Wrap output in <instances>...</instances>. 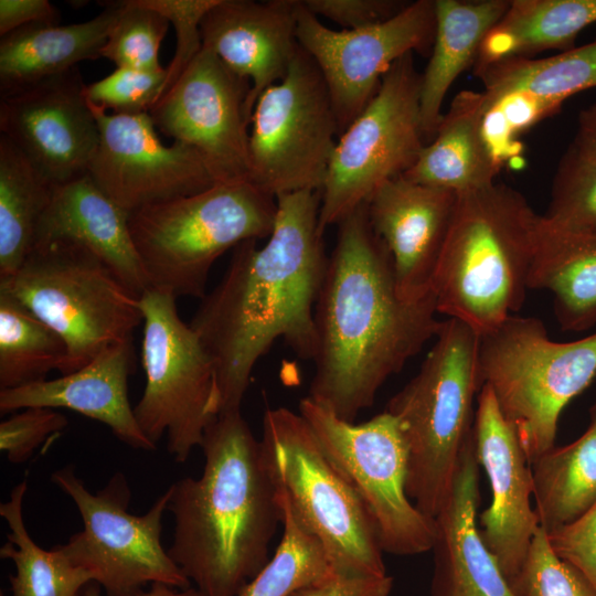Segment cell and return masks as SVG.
<instances>
[{"label": "cell", "instance_id": "6da1fadb", "mask_svg": "<svg viewBox=\"0 0 596 596\" xmlns=\"http://www.w3.org/2000/svg\"><path fill=\"white\" fill-rule=\"evenodd\" d=\"M320 202V191L277 196L267 242L259 247L249 240L233 249L224 276L190 322L214 362L221 413L241 409L256 363L278 339L313 361L316 305L329 258Z\"/></svg>", "mask_w": 596, "mask_h": 596}, {"label": "cell", "instance_id": "7a4b0ae2", "mask_svg": "<svg viewBox=\"0 0 596 596\" xmlns=\"http://www.w3.org/2000/svg\"><path fill=\"white\" fill-rule=\"evenodd\" d=\"M437 313L433 292L418 301L401 298L391 255L361 204L337 224L316 305L308 397L355 422L386 380L436 337Z\"/></svg>", "mask_w": 596, "mask_h": 596}, {"label": "cell", "instance_id": "3957f363", "mask_svg": "<svg viewBox=\"0 0 596 596\" xmlns=\"http://www.w3.org/2000/svg\"><path fill=\"white\" fill-rule=\"evenodd\" d=\"M201 448L202 475L169 487L174 533L167 551L204 596H235L269 561L281 508L241 409L220 413Z\"/></svg>", "mask_w": 596, "mask_h": 596}, {"label": "cell", "instance_id": "277c9868", "mask_svg": "<svg viewBox=\"0 0 596 596\" xmlns=\"http://www.w3.org/2000/svg\"><path fill=\"white\" fill-rule=\"evenodd\" d=\"M540 215L501 183L457 193L432 291L438 313L485 333L525 299Z\"/></svg>", "mask_w": 596, "mask_h": 596}, {"label": "cell", "instance_id": "5b68a950", "mask_svg": "<svg viewBox=\"0 0 596 596\" xmlns=\"http://www.w3.org/2000/svg\"><path fill=\"white\" fill-rule=\"evenodd\" d=\"M479 334L465 322H441L419 371L389 401L407 454L406 491L416 508L434 519L448 497L475 422L481 390Z\"/></svg>", "mask_w": 596, "mask_h": 596}, {"label": "cell", "instance_id": "8992f818", "mask_svg": "<svg viewBox=\"0 0 596 596\" xmlns=\"http://www.w3.org/2000/svg\"><path fill=\"white\" fill-rule=\"evenodd\" d=\"M276 212V199L249 181L215 183L141 207L128 225L149 288L203 299L214 262L245 241L267 238Z\"/></svg>", "mask_w": 596, "mask_h": 596}, {"label": "cell", "instance_id": "52a82bcc", "mask_svg": "<svg viewBox=\"0 0 596 596\" xmlns=\"http://www.w3.org/2000/svg\"><path fill=\"white\" fill-rule=\"evenodd\" d=\"M478 374L532 464L555 446L566 405L596 377V333L550 339L540 319L512 315L479 334Z\"/></svg>", "mask_w": 596, "mask_h": 596}, {"label": "cell", "instance_id": "ba28073f", "mask_svg": "<svg viewBox=\"0 0 596 596\" xmlns=\"http://www.w3.org/2000/svg\"><path fill=\"white\" fill-rule=\"evenodd\" d=\"M7 291L64 341L70 374L108 347L132 339L142 323L140 297L87 248L52 241L33 247Z\"/></svg>", "mask_w": 596, "mask_h": 596}, {"label": "cell", "instance_id": "9c48e42d", "mask_svg": "<svg viewBox=\"0 0 596 596\" xmlns=\"http://www.w3.org/2000/svg\"><path fill=\"white\" fill-rule=\"evenodd\" d=\"M260 443L277 492L322 544L333 570L352 576L387 575L364 504L301 414L267 408Z\"/></svg>", "mask_w": 596, "mask_h": 596}, {"label": "cell", "instance_id": "30bf717a", "mask_svg": "<svg viewBox=\"0 0 596 596\" xmlns=\"http://www.w3.org/2000/svg\"><path fill=\"white\" fill-rule=\"evenodd\" d=\"M175 300L155 288L140 296L146 384L134 412L143 434L156 445L167 435L168 451L183 462L221 413V395L214 362Z\"/></svg>", "mask_w": 596, "mask_h": 596}, {"label": "cell", "instance_id": "8fae6325", "mask_svg": "<svg viewBox=\"0 0 596 596\" xmlns=\"http://www.w3.org/2000/svg\"><path fill=\"white\" fill-rule=\"evenodd\" d=\"M51 480L72 499L83 522L79 532L56 546L72 564L89 573L106 596H137L155 583L190 587V581L161 544L169 488L146 513L137 515L128 511L131 492L121 472L95 493L72 466L54 471Z\"/></svg>", "mask_w": 596, "mask_h": 596}, {"label": "cell", "instance_id": "7c38bea8", "mask_svg": "<svg viewBox=\"0 0 596 596\" xmlns=\"http://www.w3.org/2000/svg\"><path fill=\"white\" fill-rule=\"evenodd\" d=\"M299 413L361 499L382 551L408 556L433 550L435 520L407 494L408 454L396 418L384 411L350 423L308 396L300 401Z\"/></svg>", "mask_w": 596, "mask_h": 596}, {"label": "cell", "instance_id": "4fadbf2b", "mask_svg": "<svg viewBox=\"0 0 596 596\" xmlns=\"http://www.w3.org/2000/svg\"><path fill=\"white\" fill-rule=\"evenodd\" d=\"M419 92L421 74L408 53L390 67L375 96L338 137L320 190L322 233L415 164L426 145Z\"/></svg>", "mask_w": 596, "mask_h": 596}, {"label": "cell", "instance_id": "5bb4252c", "mask_svg": "<svg viewBox=\"0 0 596 596\" xmlns=\"http://www.w3.org/2000/svg\"><path fill=\"white\" fill-rule=\"evenodd\" d=\"M249 127V182L275 199L321 190L339 127L326 81L300 45L285 77L257 98Z\"/></svg>", "mask_w": 596, "mask_h": 596}, {"label": "cell", "instance_id": "9a60e30c", "mask_svg": "<svg viewBox=\"0 0 596 596\" xmlns=\"http://www.w3.org/2000/svg\"><path fill=\"white\" fill-rule=\"evenodd\" d=\"M297 40L318 65L341 132L375 96L383 76L402 56L430 53L435 0H417L381 23L332 30L296 0Z\"/></svg>", "mask_w": 596, "mask_h": 596}, {"label": "cell", "instance_id": "2e32d148", "mask_svg": "<svg viewBox=\"0 0 596 596\" xmlns=\"http://www.w3.org/2000/svg\"><path fill=\"white\" fill-rule=\"evenodd\" d=\"M249 91L248 79L202 46L149 115L162 134L200 155L216 183L245 182L251 179Z\"/></svg>", "mask_w": 596, "mask_h": 596}, {"label": "cell", "instance_id": "e0dca14e", "mask_svg": "<svg viewBox=\"0 0 596 596\" xmlns=\"http://www.w3.org/2000/svg\"><path fill=\"white\" fill-rule=\"evenodd\" d=\"M87 104L99 127V145L88 174L129 214L202 192L216 183L193 148L160 141L149 113L109 115Z\"/></svg>", "mask_w": 596, "mask_h": 596}, {"label": "cell", "instance_id": "ac0fdd59", "mask_svg": "<svg viewBox=\"0 0 596 596\" xmlns=\"http://www.w3.org/2000/svg\"><path fill=\"white\" fill-rule=\"evenodd\" d=\"M77 67L0 95V131L54 185L88 172L99 127Z\"/></svg>", "mask_w": 596, "mask_h": 596}, {"label": "cell", "instance_id": "d6986e66", "mask_svg": "<svg viewBox=\"0 0 596 596\" xmlns=\"http://www.w3.org/2000/svg\"><path fill=\"white\" fill-rule=\"evenodd\" d=\"M473 443L491 492L490 504L479 517V531L512 588L540 523L532 504L531 464L486 385L477 397Z\"/></svg>", "mask_w": 596, "mask_h": 596}, {"label": "cell", "instance_id": "ffe728a7", "mask_svg": "<svg viewBox=\"0 0 596 596\" xmlns=\"http://www.w3.org/2000/svg\"><path fill=\"white\" fill-rule=\"evenodd\" d=\"M456 201V192L403 174L383 183L366 201L371 226L391 255L404 300L418 301L433 292Z\"/></svg>", "mask_w": 596, "mask_h": 596}, {"label": "cell", "instance_id": "44dd1931", "mask_svg": "<svg viewBox=\"0 0 596 596\" xmlns=\"http://www.w3.org/2000/svg\"><path fill=\"white\" fill-rule=\"evenodd\" d=\"M202 46L251 83L249 117L259 95L281 81L299 47L296 0H219L201 22Z\"/></svg>", "mask_w": 596, "mask_h": 596}, {"label": "cell", "instance_id": "7402d4cb", "mask_svg": "<svg viewBox=\"0 0 596 596\" xmlns=\"http://www.w3.org/2000/svg\"><path fill=\"white\" fill-rule=\"evenodd\" d=\"M132 370L131 339L108 347L70 374L0 390V412L67 408L105 424L132 448L155 450L157 445L141 430L129 402L128 380Z\"/></svg>", "mask_w": 596, "mask_h": 596}, {"label": "cell", "instance_id": "603a6c76", "mask_svg": "<svg viewBox=\"0 0 596 596\" xmlns=\"http://www.w3.org/2000/svg\"><path fill=\"white\" fill-rule=\"evenodd\" d=\"M479 466L472 429L461 453L450 492L434 518L435 575L432 596H518L479 531Z\"/></svg>", "mask_w": 596, "mask_h": 596}, {"label": "cell", "instance_id": "cb8c5ba5", "mask_svg": "<svg viewBox=\"0 0 596 596\" xmlns=\"http://www.w3.org/2000/svg\"><path fill=\"white\" fill-rule=\"evenodd\" d=\"M129 213L87 173L55 185L34 246L68 241L87 248L140 297L150 286L128 225Z\"/></svg>", "mask_w": 596, "mask_h": 596}, {"label": "cell", "instance_id": "d4e9b609", "mask_svg": "<svg viewBox=\"0 0 596 596\" xmlns=\"http://www.w3.org/2000/svg\"><path fill=\"white\" fill-rule=\"evenodd\" d=\"M109 1L93 19L68 25L32 23L0 40V95L65 73L76 64L100 57L121 10Z\"/></svg>", "mask_w": 596, "mask_h": 596}, {"label": "cell", "instance_id": "484cf974", "mask_svg": "<svg viewBox=\"0 0 596 596\" xmlns=\"http://www.w3.org/2000/svg\"><path fill=\"white\" fill-rule=\"evenodd\" d=\"M510 6L509 0H435L436 32L421 74L419 115L425 143L435 136L445 96L456 78L473 66L480 45Z\"/></svg>", "mask_w": 596, "mask_h": 596}, {"label": "cell", "instance_id": "4316f807", "mask_svg": "<svg viewBox=\"0 0 596 596\" xmlns=\"http://www.w3.org/2000/svg\"><path fill=\"white\" fill-rule=\"evenodd\" d=\"M482 110L481 92H459L443 114L434 138L403 175L456 193L494 183L500 169L482 136Z\"/></svg>", "mask_w": 596, "mask_h": 596}, {"label": "cell", "instance_id": "83f0119b", "mask_svg": "<svg viewBox=\"0 0 596 596\" xmlns=\"http://www.w3.org/2000/svg\"><path fill=\"white\" fill-rule=\"evenodd\" d=\"M529 288L552 294L562 330L596 326V233L562 230L540 215Z\"/></svg>", "mask_w": 596, "mask_h": 596}, {"label": "cell", "instance_id": "f1b7e54d", "mask_svg": "<svg viewBox=\"0 0 596 596\" xmlns=\"http://www.w3.org/2000/svg\"><path fill=\"white\" fill-rule=\"evenodd\" d=\"M488 97H505L541 120L596 87V40L545 58L513 57L475 70Z\"/></svg>", "mask_w": 596, "mask_h": 596}, {"label": "cell", "instance_id": "f546056e", "mask_svg": "<svg viewBox=\"0 0 596 596\" xmlns=\"http://www.w3.org/2000/svg\"><path fill=\"white\" fill-rule=\"evenodd\" d=\"M596 23V0H512L485 36L473 68L513 57L575 46L577 35Z\"/></svg>", "mask_w": 596, "mask_h": 596}, {"label": "cell", "instance_id": "4dcf8cb0", "mask_svg": "<svg viewBox=\"0 0 596 596\" xmlns=\"http://www.w3.org/2000/svg\"><path fill=\"white\" fill-rule=\"evenodd\" d=\"M533 502L546 533L566 525L596 501V401L586 430L532 464Z\"/></svg>", "mask_w": 596, "mask_h": 596}, {"label": "cell", "instance_id": "1f68e13d", "mask_svg": "<svg viewBox=\"0 0 596 596\" xmlns=\"http://www.w3.org/2000/svg\"><path fill=\"white\" fill-rule=\"evenodd\" d=\"M54 184L0 136V279L15 274L35 243Z\"/></svg>", "mask_w": 596, "mask_h": 596}, {"label": "cell", "instance_id": "d6a6232c", "mask_svg": "<svg viewBox=\"0 0 596 596\" xmlns=\"http://www.w3.org/2000/svg\"><path fill=\"white\" fill-rule=\"evenodd\" d=\"M26 487V480L21 481L12 489L9 500L0 504V515L10 529L0 556L15 566V574L10 576L12 596H81L93 582L89 573L72 564L56 545L50 551L39 546L26 530L23 520Z\"/></svg>", "mask_w": 596, "mask_h": 596}, {"label": "cell", "instance_id": "836d02e7", "mask_svg": "<svg viewBox=\"0 0 596 596\" xmlns=\"http://www.w3.org/2000/svg\"><path fill=\"white\" fill-rule=\"evenodd\" d=\"M66 359L62 338L0 289V390L46 380L53 370L62 374Z\"/></svg>", "mask_w": 596, "mask_h": 596}, {"label": "cell", "instance_id": "e575fe53", "mask_svg": "<svg viewBox=\"0 0 596 596\" xmlns=\"http://www.w3.org/2000/svg\"><path fill=\"white\" fill-rule=\"evenodd\" d=\"M277 499L283 513L280 543L267 564L235 596H288L334 571L322 544L301 525L278 492Z\"/></svg>", "mask_w": 596, "mask_h": 596}, {"label": "cell", "instance_id": "d590c367", "mask_svg": "<svg viewBox=\"0 0 596 596\" xmlns=\"http://www.w3.org/2000/svg\"><path fill=\"white\" fill-rule=\"evenodd\" d=\"M543 220L562 230L596 233V160L573 145L562 157Z\"/></svg>", "mask_w": 596, "mask_h": 596}, {"label": "cell", "instance_id": "8d00e7d4", "mask_svg": "<svg viewBox=\"0 0 596 596\" xmlns=\"http://www.w3.org/2000/svg\"><path fill=\"white\" fill-rule=\"evenodd\" d=\"M121 3L100 57L114 62L117 67L143 72L161 70L158 53L170 22L140 0H126Z\"/></svg>", "mask_w": 596, "mask_h": 596}, {"label": "cell", "instance_id": "74e56055", "mask_svg": "<svg viewBox=\"0 0 596 596\" xmlns=\"http://www.w3.org/2000/svg\"><path fill=\"white\" fill-rule=\"evenodd\" d=\"M512 589L518 596H596L583 575L553 551L542 526Z\"/></svg>", "mask_w": 596, "mask_h": 596}, {"label": "cell", "instance_id": "f35d334b", "mask_svg": "<svg viewBox=\"0 0 596 596\" xmlns=\"http://www.w3.org/2000/svg\"><path fill=\"white\" fill-rule=\"evenodd\" d=\"M168 71L143 72L117 67L106 77L85 84V99L103 110L111 109L115 115L147 114L163 93Z\"/></svg>", "mask_w": 596, "mask_h": 596}, {"label": "cell", "instance_id": "ab89813d", "mask_svg": "<svg viewBox=\"0 0 596 596\" xmlns=\"http://www.w3.org/2000/svg\"><path fill=\"white\" fill-rule=\"evenodd\" d=\"M140 2L166 17L175 30V52L167 66L163 96L201 52V22L219 0H140Z\"/></svg>", "mask_w": 596, "mask_h": 596}, {"label": "cell", "instance_id": "60d3db41", "mask_svg": "<svg viewBox=\"0 0 596 596\" xmlns=\"http://www.w3.org/2000/svg\"><path fill=\"white\" fill-rule=\"evenodd\" d=\"M67 418L49 407H28L0 424V449L7 459L20 464L52 434L63 430Z\"/></svg>", "mask_w": 596, "mask_h": 596}, {"label": "cell", "instance_id": "b9f144b4", "mask_svg": "<svg viewBox=\"0 0 596 596\" xmlns=\"http://www.w3.org/2000/svg\"><path fill=\"white\" fill-rule=\"evenodd\" d=\"M546 534L553 551L596 592V501L577 519Z\"/></svg>", "mask_w": 596, "mask_h": 596}, {"label": "cell", "instance_id": "7bdbcfd3", "mask_svg": "<svg viewBox=\"0 0 596 596\" xmlns=\"http://www.w3.org/2000/svg\"><path fill=\"white\" fill-rule=\"evenodd\" d=\"M315 15L345 30L371 26L398 13L406 4L395 0H301Z\"/></svg>", "mask_w": 596, "mask_h": 596}, {"label": "cell", "instance_id": "ee69618b", "mask_svg": "<svg viewBox=\"0 0 596 596\" xmlns=\"http://www.w3.org/2000/svg\"><path fill=\"white\" fill-rule=\"evenodd\" d=\"M392 587L393 578L389 575L352 576L333 571L288 596H389Z\"/></svg>", "mask_w": 596, "mask_h": 596}, {"label": "cell", "instance_id": "f6af8a7d", "mask_svg": "<svg viewBox=\"0 0 596 596\" xmlns=\"http://www.w3.org/2000/svg\"><path fill=\"white\" fill-rule=\"evenodd\" d=\"M58 11L47 0H0V35L3 36L24 25L54 23Z\"/></svg>", "mask_w": 596, "mask_h": 596}, {"label": "cell", "instance_id": "bcb514c9", "mask_svg": "<svg viewBox=\"0 0 596 596\" xmlns=\"http://www.w3.org/2000/svg\"><path fill=\"white\" fill-rule=\"evenodd\" d=\"M573 146L596 160V103L581 110Z\"/></svg>", "mask_w": 596, "mask_h": 596}, {"label": "cell", "instance_id": "7dc6e473", "mask_svg": "<svg viewBox=\"0 0 596 596\" xmlns=\"http://www.w3.org/2000/svg\"><path fill=\"white\" fill-rule=\"evenodd\" d=\"M81 596H102L100 586L95 583H88ZM137 596H204L195 587H189L184 589L174 588L161 583L151 584L149 589L142 590Z\"/></svg>", "mask_w": 596, "mask_h": 596}]
</instances>
